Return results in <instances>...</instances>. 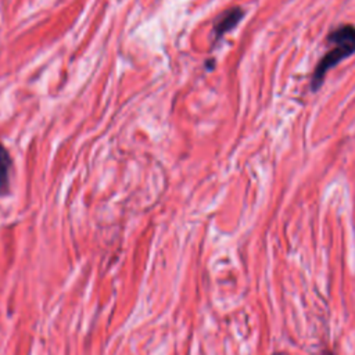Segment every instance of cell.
<instances>
[{
  "instance_id": "obj_1",
  "label": "cell",
  "mask_w": 355,
  "mask_h": 355,
  "mask_svg": "<svg viewBox=\"0 0 355 355\" xmlns=\"http://www.w3.org/2000/svg\"><path fill=\"white\" fill-rule=\"evenodd\" d=\"M326 42L331 46L329 51L316 64L311 76V89L316 92L324 80L326 73L336 67L340 61L348 58L355 53V26L351 24H344L333 29Z\"/></svg>"
},
{
  "instance_id": "obj_3",
  "label": "cell",
  "mask_w": 355,
  "mask_h": 355,
  "mask_svg": "<svg viewBox=\"0 0 355 355\" xmlns=\"http://www.w3.org/2000/svg\"><path fill=\"white\" fill-rule=\"evenodd\" d=\"M11 165V157L7 148L0 143V193H6L8 190Z\"/></svg>"
},
{
  "instance_id": "obj_2",
  "label": "cell",
  "mask_w": 355,
  "mask_h": 355,
  "mask_svg": "<svg viewBox=\"0 0 355 355\" xmlns=\"http://www.w3.org/2000/svg\"><path fill=\"white\" fill-rule=\"evenodd\" d=\"M244 11L241 7H232L222 12L214 24V35L216 39H220L225 33L230 32L237 26V24L243 19Z\"/></svg>"
},
{
  "instance_id": "obj_4",
  "label": "cell",
  "mask_w": 355,
  "mask_h": 355,
  "mask_svg": "<svg viewBox=\"0 0 355 355\" xmlns=\"http://www.w3.org/2000/svg\"><path fill=\"white\" fill-rule=\"evenodd\" d=\"M323 355H334L331 351H324V354Z\"/></svg>"
}]
</instances>
